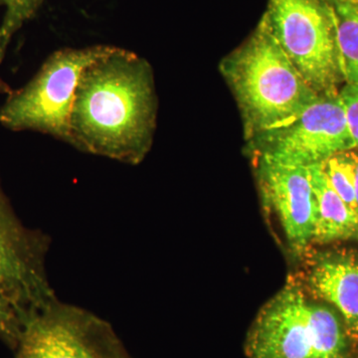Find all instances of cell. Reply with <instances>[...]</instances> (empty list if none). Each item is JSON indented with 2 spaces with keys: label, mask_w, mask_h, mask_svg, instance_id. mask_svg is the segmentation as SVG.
<instances>
[{
  "label": "cell",
  "mask_w": 358,
  "mask_h": 358,
  "mask_svg": "<svg viewBox=\"0 0 358 358\" xmlns=\"http://www.w3.org/2000/svg\"><path fill=\"white\" fill-rule=\"evenodd\" d=\"M157 106L152 65L115 47L82 74L71 113L69 145L138 166L154 143Z\"/></svg>",
  "instance_id": "6da1fadb"
},
{
  "label": "cell",
  "mask_w": 358,
  "mask_h": 358,
  "mask_svg": "<svg viewBox=\"0 0 358 358\" xmlns=\"http://www.w3.org/2000/svg\"><path fill=\"white\" fill-rule=\"evenodd\" d=\"M220 71L236 99L247 141L289 124L322 96L282 50L264 14Z\"/></svg>",
  "instance_id": "7a4b0ae2"
},
{
  "label": "cell",
  "mask_w": 358,
  "mask_h": 358,
  "mask_svg": "<svg viewBox=\"0 0 358 358\" xmlns=\"http://www.w3.org/2000/svg\"><path fill=\"white\" fill-rule=\"evenodd\" d=\"M244 350L248 358H358L341 315L289 277L257 313Z\"/></svg>",
  "instance_id": "3957f363"
},
{
  "label": "cell",
  "mask_w": 358,
  "mask_h": 358,
  "mask_svg": "<svg viewBox=\"0 0 358 358\" xmlns=\"http://www.w3.org/2000/svg\"><path fill=\"white\" fill-rule=\"evenodd\" d=\"M49 243L18 220L0 187V341L13 350L26 326L58 300L47 275Z\"/></svg>",
  "instance_id": "277c9868"
},
{
  "label": "cell",
  "mask_w": 358,
  "mask_h": 358,
  "mask_svg": "<svg viewBox=\"0 0 358 358\" xmlns=\"http://www.w3.org/2000/svg\"><path fill=\"white\" fill-rule=\"evenodd\" d=\"M96 45L54 52L24 88L15 92L0 110V122L14 131L48 134L70 141V117L85 69L114 50Z\"/></svg>",
  "instance_id": "5b68a950"
},
{
  "label": "cell",
  "mask_w": 358,
  "mask_h": 358,
  "mask_svg": "<svg viewBox=\"0 0 358 358\" xmlns=\"http://www.w3.org/2000/svg\"><path fill=\"white\" fill-rule=\"evenodd\" d=\"M264 15L310 88L319 96L338 95L345 83L336 20L327 0H268Z\"/></svg>",
  "instance_id": "8992f818"
},
{
  "label": "cell",
  "mask_w": 358,
  "mask_h": 358,
  "mask_svg": "<svg viewBox=\"0 0 358 358\" xmlns=\"http://www.w3.org/2000/svg\"><path fill=\"white\" fill-rule=\"evenodd\" d=\"M253 159L308 167L355 150L341 95L322 96L281 128L248 141Z\"/></svg>",
  "instance_id": "52a82bcc"
},
{
  "label": "cell",
  "mask_w": 358,
  "mask_h": 358,
  "mask_svg": "<svg viewBox=\"0 0 358 358\" xmlns=\"http://www.w3.org/2000/svg\"><path fill=\"white\" fill-rule=\"evenodd\" d=\"M15 358H134L107 320L59 300L26 326Z\"/></svg>",
  "instance_id": "ba28073f"
},
{
  "label": "cell",
  "mask_w": 358,
  "mask_h": 358,
  "mask_svg": "<svg viewBox=\"0 0 358 358\" xmlns=\"http://www.w3.org/2000/svg\"><path fill=\"white\" fill-rule=\"evenodd\" d=\"M263 204L277 219L287 248L296 260L313 247L315 194L306 167L254 159Z\"/></svg>",
  "instance_id": "9c48e42d"
},
{
  "label": "cell",
  "mask_w": 358,
  "mask_h": 358,
  "mask_svg": "<svg viewBox=\"0 0 358 358\" xmlns=\"http://www.w3.org/2000/svg\"><path fill=\"white\" fill-rule=\"evenodd\" d=\"M289 275L303 291L343 317L358 348V248L345 243L313 246Z\"/></svg>",
  "instance_id": "30bf717a"
},
{
  "label": "cell",
  "mask_w": 358,
  "mask_h": 358,
  "mask_svg": "<svg viewBox=\"0 0 358 358\" xmlns=\"http://www.w3.org/2000/svg\"><path fill=\"white\" fill-rule=\"evenodd\" d=\"M308 169L317 206L313 246L358 244V216L334 189L324 164H315Z\"/></svg>",
  "instance_id": "8fae6325"
},
{
  "label": "cell",
  "mask_w": 358,
  "mask_h": 358,
  "mask_svg": "<svg viewBox=\"0 0 358 358\" xmlns=\"http://www.w3.org/2000/svg\"><path fill=\"white\" fill-rule=\"evenodd\" d=\"M336 20L345 84H358V0H327Z\"/></svg>",
  "instance_id": "7c38bea8"
},
{
  "label": "cell",
  "mask_w": 358,
  "mask_h": 358,
  "mask_svg": "<svg viewBox=\"0 0 358 358\" xmlns=\"http://www.w3.org/2000/svg\"><path fill=\"white\" fill-rule=\"evenodd\" d=\"M322 164L334 189L350 210L358 216L353 150L338 152L322 162Z\"/></svg>",
  "instance_id": "4fadbf2b"
},
{
  "label": "cell",
  "mask_w": 358,
  "mask_h": 358,
  "mask_svg": "<svg viewBox=\"0 0 358 358\" xmlns=\"http://www.w3.org/2000/svg\"><path fill=\"white\" fill-rule=\"evenodd\" d=\"M6 7V17L0 26V62L16 31L30 20L43 0H0Z\"/></svg>",
  "instance_id": "5bb4252c"
},
{
  "label": "cell",
  "mask_w": 358,
  "mask_h": 358,
  "mask_svg": "<svg viewBox=\"0 0 358 358\" xmlns=\"http://www.w3.org/2000/svg\"><path fill=\"white\" fill-rule=\"evenodd\" d=\"M339 95L345 106L353 143L355 148H358V84L343 85Z\"/></svg>",
  "instance_id": "9a60e30c"
},
{
  "label": "cell",
  "mask_w": 358,
  "mask_h": 358,
  "mask_svg": "<svg viewBox=\"0 0 358 358\" xmlns=\"http://www.w3.org/2000/svg\"><path fill=\"white\" fill-rule=\"evenodd\" d=\"M353 159H355V187H357L358 203V148H355V150H353Z\"/></svg>",
  "instance_id": "2e32d148"
},
{
  "label": "cell",
  "mask_w": 358,
  "mask_h": 358,
  "mask_svg": "<svg viewBox=\"0 0 358 358\" xmlns=\"http://www.w3.org/2000/svg\"><path fill=\"white\" fill-rule=\"evenodd\" d=\"M0 90H6V91H8V88H7L6 85L2 83L1 80H0Z\"/></svg>",
  "instance_id": "e0dca14e"
}]
</instances>
